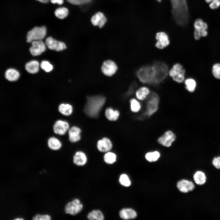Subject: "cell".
Returning <instances> with one entry per match:
<instances>
[{
    "label": "cell",
    "mask_w": 220,
    "mask_h": 220,
    "mask_svg": "<svg viewBox=\"0 0 220 220\" xmlns=\"http://www.w3.org/2000/svg\"><path fill=\"white\" fill-rule=\"evenodd\" d=\"M160 156L159 152L155 151L147 153L145 155V158L149 162H154L157 160Z\"/></svg>",
    "instance_id": "4dcf8cb0"
},
{
    "label": "cell",
    "mask_w": 220,
    "mask_h": 220,
    "mask_svg": "<svg viewBox=\"0 0 220 220\" xmlns=\"http://www.w3.org/2000/svg\"><path fill=\"white\" fill-rule=\"evenodd\" d=\"M46 32V29L45 26L36 27L28 32L27 42H31L34 41L41 40L45 37Z\"/></svg>",
    "instance_id": "5b68a950"
},
{
    "label": "cell",
    "mask_w": 220,
    "mask_h": 220,
    "mask_svg": "<svg viewBox=\"0 0 220 220\" xmlns=\"http://www.w3.org/2000/svg\"><path fill=\"white\" fill-rule=\"evenodd\" d=\"M177 186L180 192L185 193L193 191L195 187V185L192 181L186 179L178 181Z\"/></svg>",
    "instance_id": "4fadbf2b"
},
{
    "label": "cell",
    "mask_w": 220,
    "mask_h": 220,
    "mask_svg": "<svg viewBox=\"0 0 220 220\" xmlns=\"http://www.w3.org/2000/svg\"><path fill=\"white\" fill-rule=\"evenodd\" d=\"M54 13L56 16L60 19H63L67 16L68 14V10L65 7H61L57 9Z\"/></svg>",
    "instance_id": "f1b7e54d"
},
{
    "label": "cell",
    "mask_w": 220,
    "mask_h": 220,
    "mask_svg": "<svg viewBox=\"0 0 220 220\" xmlns=\"http://www.w3.org/2000/svg\"><path fill=\"white\" fill-rule=\"evenodd\" d=\"M69 128V124L68 122L61 119L56 120L52 127L53 133L60 136L65 134Z\"/></svg>",
    "instance_id": "52a82bcc"
},
{
    "label": "cell",
    "mask_w": 220,
    "mask_h": 220,
    "mask_svg": "<svg viewBox=\"0 0 220 220\" xmlns=\"http://www.w3.org/2000/svg\"><path fill=\"white\" fill-rule=\"evenodd\" d=\"M184 83L186 89L190 92H193L195 90L196 83L193 79L189 78L186 79L184 81Z\"/></svg>",
    "instance_id": "83f0119b"
},
{
    "label": "cell",
    "mask_w": 220,
    "mask_h": 220,
    "mask_svg": "<svg viewBox=\"0 0 220 220\" xmlns=\"http://www.w3.org/2000/svg\"><path fill=\"white\" fill-rule=\"evenodd\" d=\"M118 67L116 63L111 60L104 61L101 67V70L103 73L108 76L114 75L118 70Z\"/></svg>",
    "instance_id": "9c48e42d"
},
{
    "label": "cell",
    "mask_w": 220,
    "mask_h": 220,
    "mask_svg": "<svg viewBox=\"0 0 220 220\" xmlns=\"http://www.w3.org/2000/svg\"><path fill=\"white\" fill-rule=\"evenodd\" d=\"M26 70L28 73L34 74L37 73L39 70V63L35 60H33L27 62L25 65Z\"/></svg>",
    "instance_id": "cb8c5ba5"
},
{
    "label": "cell",
    "mask_w": 220,
    "mask_h": 220,
    "mask_svg": "<svg viewBox=\"0 0 220 220\" xmlns=\"http://www.w3.org/2000/svg\"><path fill=\"white\" fill-rule=\"evenodd\" d=\"M47 144L50 149L54 151L60 149L62 146L61 142L60 140L54 136L50 137L47 140Z\"/></svg>",
    "instance_id": "ac0fdd59"
},
{
    "label": "cell",
    "mask_w": 220,
    "mask_h": 220,
    "mask_svg": "<svg viewBox=\"0 0 220 220\" xmlns=\"http://www.w3.org/2000/svg\"><path fill=\"white\" fill-rule=\"evenodd\" d=\"M83 205L80 200L75 199L68 203L64 208L65 213L71 215H75L80 212L82 209Z\"/></svg>",
    "instance_id": "8992f818"
},
{
    "label": "cell",
    "mask_w": 220,
    "mask_h": 220,
    "mask_svg": "<svg viewBox=\"0 0 220 220\" xmlns=\"http://www.w3.org/2000/svg\"><path fill=\"white\" fill-rule=\"evenodd\" d=\"M41 68L46 72L51 71L53 68V66L49 61H42L40 64Z\"/></svg>",
    "instance_id": "e575fe53"
},
{
    "label": "cell",
    "mask_w": 220,
    "mask_h": 220,
    "mask_svg": "<svg viewBox=\"0 0 220 220\" xmlns=\"http://www.w3.org/2000/svg\"><path fill=\"white\" fill-rule=\"evenodd\" d=\"M156 41L155 46L157 49L162 50L168 47L170 41L167 34L164 32H159L156 33L155 37Z\"/></svg>",
    "instance_id": "ba28073f"
},
{
    "label": "cell",
    "mask_w": 220,
    "mask_h": 220,
    "mask_svg": "<svg viewBox=\"0 0 220 220\" xmlns=\"http://www.w3.org/2000/svg\"><path fill=\"white\" fill-rule=\"evenodd\" d=\"M57 109L61 114L65 116H70L73 111L72 106L68 103H61L58 105Z\"/></svg>",
    "instance_id": "ffe728a7"
},
{
    "label": "cell",
    "mask_w": 220,
    "mask_h": 220,
    "mask_svg": "<svg viewBox=\"0 0 220 220\" xmlns=\"http://www.w3.org/2000/svg\"><path fill=\"white\" fill-rule=\"evenodd\" d=\"M173 17L177 24L184 26L188 22L189 14L186 0H170Z\"/></svg>",
    "instance_id": "6da1fadb"
},
{
    "label": "cell",
    "mask_w": 220,
    "mask_h": 220,
    "mask_svg": "<svg viewBox=\"0 0 220 220\" xmlns=\"http://www.w3.org/2000/svg\"><path fill=\"white\" fill-rule=\"evenodd\" d=\"M87 218L90 220H103L104 219L102 212L98 210H94L88 215Z\"/></svg>",
    "instance_id": "4316f807"
},
{
    "label": "cell",
    "mask_w": 220,
    "mask_h": 220,
    "mask_svg": "<svg viewBox=\"0 0 220 220\" xmlns=\"http://www.w3.org/2000/svg\"><path fill=\"white\" fill-rule=\"evenodd\" d=\"M106 17L103 13L101 12H98L93 15L91 19L92 24L95 26H98L100 28L104 26L107 22Z\"/></svg>",
    "instance_id": "2e32d148"
},
{
    "label": "cell",
    "mask_w": 220,
    "mask_h": 220,
    "mask_svg": "<svg viewBox=\"0 0 220 220\" xmlns=\"http://www.w3.org/2000/svg\"><path fill=\"white\" fill-rule=\"evenodd\" d=\"M185 70L179 63L174 64L169 69L168 75L174 82L182 83L185 80Z\"/></svg>",
    "instance_id": "3957f363"
},
{
    "label": "cell",
    "mask_w": 220,
    "mask_h": 220,
    "mask_svg": "<svg viewBox=\"0 0 220 220\" xmlns=\"http://www.w3.org/2000/svg\"><path fill=\"white\" fill-rule=\"evenodd\" d=\"M51 217L48 214L40 215L38 214L32 217V219L34 220H49L51 219Z\"/></svg>",
    "instance_id": "d590c367"
},
{
    "label": "cell",
    "mask_w": 220,
    "mask_h": 220,
    "mask_svg": "<svg viewBox=\"0 0 220 220\" xmlns=\"http://www.w3.org/2000/svg\"><path fill=\"white\" fill-rule=\"evenodd\" d=\"M38 0L41 2L43 3H47L48 2L49 0Z\"/></svg>",
    "instance_id": "60d3db41"
},
{
    "label": "cell",
    "mask_w": 220,
    "mask_h": 220,
    "mask_svg": "<svg viewBox=\"0 0 220 220\" xmlns=\"http://www.w3.org/2000/svg\"><path fill=\"white\" fill-rule=\"evenodd\" d=\"M130 101L131 111L134 113L138 112L141 108V105L139 102L134 98L131 99Z\"/></svg>",
    "instance_id": "1f68e13d"
},
{
    "label": "cell",
    "mask_w": 220,
    "mask_h": 220,
    "mask_svg": "<svg viewBox=\"0 0 220 220\" xmlns=\"http://www.w3.org/2000/svg\"><path fill=\"white\" fill-rule=\"evenodd\" d=\"M51 2L53 3H57L59 5L62 4L64 2V0H50Z\"/></svg>",
    "instance_id": "ab89813d"
},
{
    "label": "cell",
    "mask_w": 220,
    "mask_h": 220,
    "mask_svg": "<svg viewBox=\"0 0 220 220\" xmlns=\"http://www.w3.org/2000/svg\"><path fill=\"white\" fill-rule=\"evenodd\" d=\"M220 6V0H213L209 4L210 7L212 9H216Z\"/></svg>",
    "instance_id": "74e56055"
},
{
    "label": "cell",
    "mask_w": 220,
    "mask_h": 220,
    "mask_svg": "<svg viewBox=\"0 0 220 220\" xmlns=\"http://www.w3.org/2000/svg\"><path fill=\"white\" fill-rule=\"evenodd\" d=\"M45 43L49 49L57 51H62L66 48V46L64 42L57 40L51 37L46 39Z\"/></svg>",
    "instance_id": "8fae6325"
},
{
    "label": "cell",
    "mask_w": 220,
    "mask_h": 220,
    "mask_svg": "<svg viewBox=\"0 0 220 220\" xmlns=\"http://www.w3.org/2000/svg\"><path fill=\"white\" fill-rule=\"evenodd\" d=\"M212 72L213 75L216 79H220V63L214 64L212 66Z\"/></svg>",
    "instance_id": "836d02e7"
},
{
    "label": "cell",
    "mask_w": 220,
    "mask_h": 220,
    "mask_svg": "<svg viewBox=\"0 0 220 220\" xmlns=\"http://www.w3.org/2000/svg\"><path fill=\"white\" fill-rule=\"evenodd\" d=\"M24 219L22 218H15L14 219V220H23Z\"/></svg>",
    "instance_id": "7bdbcfd3"
},
{
    "label": "cell",
    "mask_w": 220,
    "mask_h": 220,
    "mask_svg": "<svg viewBox=\"0 0 220 220\" xmlns=\"http://www.w3.org/2000/svg\"><path fill=\"white\" fill-rule=\"evenodd\" d=\"M87 161V158L86 155L82 151L77 152L74 156L73 162L77 166H82L85 164Z\"/></svg>",
    "instance_id": "d6986e66"
},
{
    "label": "cell",
    "mask_w": 220,
    "mask_h": 220,
    "mask_svg": "<svg viewBox=\"0 0 220 220\" xmlns=\"http://www.w3.org/2000/svg\"><path fill=\"white\" fill-rule=\"evenodd\" d=\"M150 92V90L148 87L145 86H142L137 89L135 94L137 98L139 100L143 101L146 99Z\"/></svg>",
    "instance_id": "44dd1931"
},
{
    "label": "cell",
    "mask_w": 220,
    "mask_h": 220,
    "mask_svg": "<svg viewBox=\"0 0 220 220\" xmlns=\"http://www.w3.org/2000/svg\"><path fill=\"white\" fill-rule=\"evenodd\" d=\"M194 31L198 32L201 37H206L207 35L208 25L201 19H198L196 20L194 23Z\"/></svg>",
    "instance_id": "5bb4252c"
},
{
    "label": "cell",
    "mask_w": 220,
    "mask_h": 220,
    "mask_svg": "<svg viewBox=\"0 0 220 220\" xmlns=\"http://www.w3.org/2000/svg\"><path fill=\"white\" fill-rule=\"evenodd\" d=\"M157 0L158 2H160L161 1V0Z\"/></svg>",
    "instance_id": "ee69618b"
},
{
    "label": "cell",
    "mask_w": 220,
    "mask_h": 220,
    "mask_svg": "<svg viewBox=\"0 0 220 220\" xmlns=\"http://www.w3.org/2000/svg\"><path fill=\"white\" fill-rule=\"evenodd\" d=\"M119 182L122 185L125 187H128L131 184V182L128 177L125 174H122L120 176Z\"/></svg>",
    "instance_id": "d6a6232c"
},
{
    "label": "cell",
    "mask_w": 220,
    "mask_h": 220,
    "mask_svg": "<svg viewBox=\"0 0 220 220\" xmlns=\"http://www.w3.org/2000/svg\"><path fill=\"white\" fill-rule=\"evenodd\" d=\"M112 144L110 140L106 137H104L99 140L97 143L98 150L102 152H107L112 148Z\"/></svg>",
    "instance_id": "9a60e30c"
},
{
    "label": "cell",
    "mask_w": 220,
    "mask_h": 220,
    "mask_svg": "<svg viewBox=\"0 0 220 220\" xmlns=\"http://www.w3.org/2000/svg\"><path fill=\"white\" fill-rule=\"evenodd\" d=\"M105 101V97L101 96L88 97L84 108L85 112L90 117L97 116Z\"/></svg>",
    "instance_id": "7a4b0ae2"
},
{
    "label": "cell",
    "mask_w": 220,
    "mask_h": 220,
    "mask_svg": "<svg viewBox=\"0 0 220 220\" xmlns=\"http://www.w3.org/2000/svg\"></svg>",
    "instance_id": "f6af8a7d"
},
{
    "label": "cell",
    "mask_w": 220,
    "mask_h": 220,
    "mask_svg": "<svg viewBox=\"0 0 220 220\" xmlns=\"http://www.w3.org/2000/svg\"><path fill=\"white\" fill-rule=\"evenodd\" d=\"M212 0H205V2L207 3H210Z\"/></svg>",
    "instance_id": "b9f144b4"
},
{
    "label": "cell",
    "mask_w": 220,
    "mask_h": 220,
    "mask_svg": "<svg viewBox=\"0 0 220 220\" xmlns=\"http://www.w3.org/2000/svg\"><path fill=\"white\" fill-rule=\"evenodd\" d=\"M193 179L195 183L198 185H202L206 182L207 177L205 173L202 171L198 170L193 174Z\"/></svg>",
    "instance_id": "603a6c76"
},
{
    "label": "cell",
    "mask_w": 220,
    "mask_h": 220,
    "mask_svg": "<svg viewBox=\"0 0 220 220\" xmlns=\"http://www.w3.org/2000/svg\"><path fill=\"white\" fill-rule=\"evenodd\" d=\"M105 113L107 119L111 121L116 120L119 116V112L118 110H114L111 107L106 109Z\"/></svg>",
    "instance_id": "d4e9b609"
},
{
    "label": "cell",
    "mask_w": 220,
    "mask_h": 220,
    "mask_svg": "<svg viewBox=\"0 0 220 220\" xmlns=\"http://www.w3.org/2000/svg\"><path fill=\"white\" fill-rule=\"evenodd\" d=\"M31 45L29 48V51L33 56L40 55L46 50V45L41 40L33 41Z\"/></svg>",
    "instance_id": "7c38bea8"
},
{
    "label": "cell",
    "mask_w": 220,
    "mask_h": 220,
    "mask_svg": "<svg viewBox=\"0 0 220 220\" xmlns=\"http://www.w3.org/2000/svg\"><path fill=\"white\" fill-rule=\"evenodd\" d=\"M81 130L79 127L73 126L70 128L68 131L69 141L72 143L78 141L81 139Z\"/></svg>",
    "instance_id": "e0dca14e"
},
{
    "label": "cell",
    "mask_w": 220,
    "mask_h": 220,
    "mask_svg": "<svg viewBox=\"0 0 220 220\" xmlns=\"http://www.w3.org/2000/svg\"><path fill=\"white\" fill-rule=\"evenodd\" d=\"M19 72L13 68H9L5 72V76L7 79L10 81L17 80L19 78Z\"/></svg>",
    "instance_id": "484cf974"
},
{
    "label": "cell",
    "mask_w": 220,
    "mask_h": 220,
    "mask_svg": "<svg viewBox=\"0 0 220 220\" xmlns=\"http://www.w3.org/2000/svg\"><path fill=\"white\" fill-rule=\"evenodd\" d=\"M116 154L112 152H107L104 156V160L105 162L108 164L114 163L116 162Z\"/></svg>",
    "instance_id": "f546056e"
},
{
    "label": "cell",
    "mask_w": 220,
    "mask_h": 220,
    "mask_svg": "<svg viewBox=\"0 0 220 220\" xmlns=\"http://www.w3.org/2000/svg\"><path fill=\"white\" fill-rule=\"evenodd\" d=\"M137 215L136 212L131 208H124L119 212V216L123 219H129L135 218Z\"/></svg>",
    "instance_id": "7402d4cb"
},
{
    "label": "cell",
    "mask_w": 220,
    "mask_h": 220,
    "mask_svg": "<svg viewBox=\"0 0 220 220\" xmlns=\"http://www.w3.org/2000/svg\"><path fill=\"white\" fill-rule=\"evenodd\" d=\"M145 114L150 116L155 113L158 110L160 98L158 95L154 92H150L147 97Z\"/></svg>",
    "instance_id": "277c9868"
},
{
    "label": "cell",
    "mask_w": 220,
    "mask_h": 220,
    "mask_svg": "<svg viewBox=\"0 0 220 220\" xmlns=\"http://www.w3.org/2000/svg\"><path fill=\"white\" fill-rule=\"evenodd\" d=\"M212 163L216 169H220V156L214 157L212 160Z\"/></svg>",
    "instance_id": "8d00e7d4"
},
{
    "label": "cell",
    "mask_w": 220,
    "mask_h": 220,
    "mask_svg": "<svg viewBox=\"0 0 220 220\" xmlns=\"http://www.w3.org/2000/svg\"><path fill=\"white\" fill-rule=\"evenodd\" d=\"M176 136L171 130L165 132L158 139V142L161 145L166 147H170L175 141Z\"/></svg>",
    "instance_id": "30bf717a"
},
{
    "label": "cell",
    "mask_w": 220,
    "mask_h": 220,
    "mask_svg": "<svg viewBox=\"0 0 220 220\" xmlns=\"http://www.w3.org/2000/svg\"><path fill=\"white\" fill-rule=\"evenodd\" d=\"M92 0H67L69 3L75 5H80L90 2Z\"/></svg>",
    "instance_id": "f35d334b"
}]
</instances>
